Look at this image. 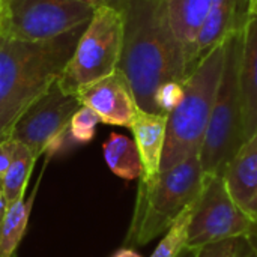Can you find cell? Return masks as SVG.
Returning <instances> with one entry per match:
<instances>
[{"label": "cell", "mask_w": 257, "mask_h": 257, "mask_svg": "<svg viewBox=\"0 0 257 257\" xmlns=\"http://www.w3.org/2000/svg\"><path fill=\"white\" fill-rule=\"evenodd\" d=\"M122 51L117 69L125 75L137 107L158 113L155 96L169 83H185V48L178 38L167 0H125Z\"/></svg>", "instance_id": "obj_1"}, {"label": "cell", "mask_w": 257, "mask_h": 257, "mask_svg": "<svg viewBox=\"0 0 257 257\" xmlns=\"http://www.w3.org/2000/svg\"><path fill=\"white\" fill-rule=\"evenodd\" d=\"M87 23L39 42L0 35V140L9 137L24 110L60 78Z\"/></svg>", "instance_id": "obj_2"}, {"label": "cell", "mask_w": 257, "mask_h": 257, "mask_svg": "<svg viewBox=\"0 0 257 257\" xmlns=\"http://www.w3.org/2000/svg\"><path fill=\"white\" fill-rule=\"evenodd\" d=\"M224 62V44L212 50L184 83L181 102L169 113L160 172L199 155Z\"/></svg>", "instance_id": "obj_3"}, {"label": "cell", "mask_w": 257, "mask_h": 257, "mask_svg": "<svg viewBox=\"0 0 257 257\" xmlns=\"http://www.w3.org/2000/svg\"><path fill=\"white\" fill-rule=\"evenodd\" d=\"M205 173L199 155L160 172L151 184H140L126 236L130 245H145L166 233L176 218L202 194Z\"/></svg>", "instance_id": "obj_4"}, {"label": "cell", "mask_w": 257, "mask_h": 257, "mask_svg": "<svg viewBox=\"0 0 257 257\" xmlns=\"http://www.w3.org/2000/svg\"><path fill=\"white\" fill-rule=\"evenodd\" d=\"M244 47V32L224 42V62L215 101L212 105L206 134L199 152L205 175L223 176L229 163L241 149L242 105L239 87V69Z\"/></svg>", "instance_id": "obj_5"}, {"label": "cell", "mask_w": 257, "mask_h": 257, "mask_svg": "<svg viewBox=\"0 0 257 257\" xmlns=\"http://www.w3.org/2000/svg\"><path fill=\"white\" fill-rule=\"evenodd\" d=\"M122 12L108 5L93 11L72 57L57 80L62 90L77 95L84 87L113 74L122 51Z\"/></svg>", "instance_id": "obj_6"}, {"label": "cell", "mask_w": 257, "mask_h": 257, "mask_svg": "<svg viewBox=\"0 0 257 257\" xmlns=\"http://www.w3.org/2000/svg\"><path fill=\"white\" fill-rule=\"evenodd\" d=\"M80 107L78 96L65 93L56 80L24 110L14 123L9 137L27 146L38 158L44 154L53 157L75 145L68 128Z\"/></svg>", "instance_id": "obj_7"}, {"label": "cell", "mask_w": 257, "mask_h": 257, "mask_svg": "<svg viewBox=\"0 0 257 257\" xmlns=\"http://www.w3.org/2000/svg\"><path fill=\"white\" fill-rule=\"evenodd\" d=\"M93 11L77 0H8L0 35L27 42L48 41L87 23Z\"/></svg>", "instance_id": "obj_8"}, {"label": "cell", "mask_w": 257, "mask_h": 257, "mask_svg": "<svg viewBox=\"0 0 257 257\" xmlns=\"http://www.w3.org/2000/svg\"><path fill=\"white\" fill-rule=\"evenodd\" d=\"M256 221L230 197L223 176L205 175V185L187 232V247L230 239L248 238Z\"/></svg>", "instance_id": "obj_9"}, {"label": "cell", "mask_w": 257, "mask_h": 257, "mask_svg": "<svg viewBox=\"0 0 257 257\" xmlns=\"http://www.w3.org/2000/svg\"><path fill=\"white\" fill-rule=\"evenodd\" d=\"M250 18V0H214L188 53V74L212 50L223 45L233 35L245 32Z\"/></svg>", "instance_id": "obj_10"}, {"label": "cell", "mask_w": 257, "mask_h": 257, "mask_svg": "<svg viewBox=\"0 0 257 257\" xmlns=\"http://www.w3.org/2000/svg\"><path fill=\"white\" fill-rule=\"evenodd\" d=\"M77 96L81 105L92 108L105 125L130 128L140 110L125 75L119 69L84 87Z\"/></svg>", "instance_id": "obj_11"}, {"label": "cell", "mask_w": 257, "mask_h": 257, "mask_svg": "<svg viewBox=\"0 0 257 257\" xmlns=\"http://www.w3.org/2000/svg\"><path fill=\"white\" fill-rule=\"evenodd\" d=\"M223 178L235 203L256 221L257 134L241 146L229 163Z\"/></svg>", "instance_id": "obj_12"}, {"label": "cell", "mask_w": 257, "mask_h": 257, "mask_svg": "<svg viewBox=\"0 0 257 257\" xmlns=\"http://www.w3.org/2000/svg\"><path fill=\"white\" fill-rule=\"evenodd\" d=\"M167 116L169 114H155L139 110L130 126L143 169L140 184H151L160 175Z\"/></svg>", "instance_id": "obj_13"}, {"label": "cell", "mask_w": 257, "mask_h": 257, "mask_svg": "<svg viewBox=\"0 0 257 257\" xmlns=\"http://www.w3.org/2000/svg\"><path fill=\"white\" fill-rule=\"evenodd\" d=\"M242 134L244 142L257 134V15L251 17L244 32L239 69Z\"/></svg>", "instance_id": "obj_14"}, {"label": "cell", "mask_w": 257, "mask_h": 257, "mask_svg": "<svg viewBox=\"0 0 257 257\" xmlns=\"http://www.w3.org/2000/svg\"><path fill=\"white\" fill-rule=\"evenodd\" d=\"M172 26L185 48V57L214 0H167Z\"/></svg>", "instance_id": "obj_15"}, {"label": "cell", "mask_w": 257, "mask_h": 257, "mask_svg": "<svg viewBox=\"0 0 257 257\" xmlns=\"http://www.w3.org/2000/svg\"><path fill=\"white\" fill-rule=\"evenodd\" d=\"M51 157L47 155L44 169H45L47 161ZM44 169H42V173H44ZM42 173L39 175V179H38L36 187L33 188L32 194L26 200H24V197H21L20 200H17L15 203L8 206L3 224H2V229H0V257H14V254H15V250L18 248V245H20V242H21V239L24 236V232L27 229L30 211H32V206H33L35 196L38 193V185L41 182Z\"/></svg>", "instance_id": "obj_16"}, {"label": "cell", "mask_w": 257, "mask_h": 257, "mask_svg": "<svg viewBox=\"0 0 257 257\" xmlns=\"http://www.w3.org/2000/svg\"><path fill=\"white\" fill-rule=\"evenodd\" d=\"M104 158L108 169L119 178L133 181L142 176V161L139 149L130 137L111 133L102 146Z\"/></svg>", "instance_id": "obj_17"}, {"label": "cell", "mask_w": 257, "mask_h": 257, "mask_svg": "<svg viewBox=\"0 0 257 257\" xmlns=\"http://www.w3.org/2000/svg\"><path fill=\"white\" fill-rule=\"evenodd\" d=\"M36 160L38 157H35L27 146L17 142L11 166L0 181L8 206L24 197V191L29 184Z\"/></svg>", "instance_id": "obj_18"}, {"label": "cell", "mask_w": 257, "mask_h": 257, "mask_svg": "<svg viewBox=\"0 0 257 257\" xmlns=\"http://www.w3.org/2000/svg\"><path fill=\"white\" fill-rule=\"evenodd\" d=\"M200 197V196H199ZM199 197L176 218L172 227L166 232L164 238L155 248L151 257H176L185 247H187V232L191 217L196 211Z\"/></svg>", "instance_id": "obj_19"}, {"label": "cell", "mask_w": 257, "mask_h": 257, "mask_svg": "<svg viewBox=\"0 0 257 257\" xmlns=\"http://www.w3.org/2000/svg\"><path fill=\"white\" fill-rule=\"evenodd\" d=\"M101 123V117L89 107L81 105L72 116L69 122V136L75 145L89 143L93 136L96 125Z\"/></svg>", "instance_id": "obj_20"}, {"label": "cell", "mask_w": 257, "mask_h": 257, "mask_svg": "<svg viewBox=\"0 0 257 257\" xmlns=\"http://www.w3.org/2000/svg\"><path fill=\"white\" fill-rule=\"evenodd\" d=\"M251 253L253 247L248 239L241 236L203 245L197 250L196 257H250Z\"/></svg>", "instance_id": "obj_21"}, {"label": "cell", "mask_w": 257, "mask_h": 257, "mask_svg": "<svg viewBox=\"0 0 257 257\" xmlns=\"http://www.w3.org/2000/svg\"><path fill=\"white\" fill-rule=\"evenodd\" d=\"M184 96V83H169L160 87L155 96V104L160 114H169Z\"/></svg>", "instance_id": "obj_22"}, {"label": "cell", "mask_w": 257, "mask_h": 257, "mask_svg": "<svg viewBox=\"0 0 257 257\" xmlns=\"http://www.w3.org/2000/svg\"><path fill=\"white\" fill-rule=\"evenodd\" d=\"M15 145H17V142L11 137L0 140V181L11 166L14 151H15Z\"/></svg>", "instance_id": "obj_23"}, {"label": "cell", "mask_w": 257, "mask_h": 257, "mask_svg": "<svg viewBox=\"0 0 257 257\" xmlns=\"http://www.w3.org/2000/svg\"><path fill=\"white\" fill-rule=\"evenodd\" d=\"M6 211H8V203H6V197H5L3 188H2V185H0V229H2V224H3Z\"/></svg>", "instance_id": "obj_24"}, {"label": "cell", "mask_w": 257, "mask_h": 257, "mask_svg": "<svg viewBox=\"0 0 257 257\" xmlns=\"http://www.w3.org/2000/svg\"><path fill=\"white\" fill-rule=\"evenodd\" d=\"M113 257H142L139 253H136L134 250H131V248H122V250H119L117 253H114Z\"/></svg>", "instance_id": "obj_25"}, {"label": "cell", "mask_w": 257, "mask_h": 257, "mask_svg": "<svg viewBox=\"0 0 257 257\" xmlns=\"http://www.w3.org/2000/svg\"><path fill=\"white\" fill-rule=\"evenodd\" d=\"M77 2H80V3H83V5H87V6L92 8V9H96V8H99V6L105 5V0H77Z\"/></svg>", "instance_id": "obj_26"}, {"label": "cell", "mask_w": 257, "mask_h": 257, "mask_svg": "<svg viewBox=\"0 0 257 257\" xmlns=\"http://www.w3.org/2000/svg\"><path fill=\"white\" fill-rule=\"evenodd\" d=\"M197 250L199 248H190V247H185L179 254L176 257H196L197 256Z\"/></svg>", "instance_id": "obj_27"}, {"label": "cell", "mask_w": 257, "mask_h": 257, "mask_svg": "<svg viewBox=\"0 0 257 257\" xmlns=\"http://www.w3.org/2000/svg\"><path fill=\"white\" fill-rule=\"evenodd\" d=\"M248 239V242H250V245L253 247V250L256 251L257 254V224L254 226V229H253V232L250 233V236L247 238Z\"/></svg>", "instance_id": "obj_28"}, {"label": "cell", "mask_w": 257, "mask_h": 257, "mask_svg": "<svg viewBox=\"0 0 257 257\" xmlns=\"http://www.w3.org/2000/svg\"><path fill=\"white\" fill-rule=\"evenodd\" d=\"M123 3H125V0H105V5H108V6H111V8H116V9H119V11H120V8L123 6Z\"/></svg>", "instance_id": "obj_29"}, {"label": "cell", "mask_w": 257, "mask_h": 257, "mask_svg": "<svg viewBox=\"0 0 257 257\" xmlns=\"http://www.w3.org/2000/svg\"><path fill=\"white\" fill-rule=\"evenodd\" d=\"M250 15L251 17L257 15V0H250Z\"/></svg>", "instance_id": "obj_30"}, {"label": "cell", "mask_w": 257, "mask_h": 257, "mask_svg": "<svg viewBox=\"0 0 257 257\" xmlns=\"http://www.w3.org/2000/svg\"><path fill=\"white\" fill-rule=\"evenodd\" d=\"M3 14H5V5L0 0V29H2V21H3Z\"/></svg>", "instance_id": "obj_31"}, {"label": "cell", "mask_w": 257, "mask_h": 257, "mask_svg": "<svg viewBox=\"0 0 257 257\" xmlns=\"http://www.w3.org/2000/svg\"><path fill=\"white\" fill-rule=\"evenodd\" d=\"M250 257H257L256 251H254V250H253V253H251V254H250Z\"/></svg>", "instance_id": "obj_32"}, {"label": "cell", "mask_w": 257, "mask_h": 257, "mask_svg": "<svg viewBox=\"0 0 257 257\" xmlns=\"http://www.w3.org/2000/svg\"><path fill=\"white\" fill-rule=\"evenodd\" d=\"M2 2H3V5H5V3H6V2H8V0H2Z\"/></svg>", "instance_id": "obj_33"}]
</instances>
